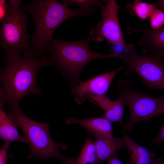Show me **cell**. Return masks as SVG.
Returning <instances> with one entry per match:
<instances>
[{
  "instance_id": "6da1fadb",
  "label": "cell",
  "mask_w": 164,
  "mask_h": 164,
  "mask_svg": "<svg viewBox=\"0 0 164 164\" xmlns=\"http://www.w3.org/2000/svg\"><path fill=\"white\" fill-rule=\"evenodd\" d=\"M20 56L5 58L4 67L0 75L2 99L9 108L19 106L25 96L33 94L39 96L41 91L36 82L37 73L41 68L49 65L48 57H34L30 51Z\"/></svg>"
},
{
  "instance_id": "7a4b0ae2",
  "label": "cell",
  "mask_w": 164,
  "mask_h": 164,
  "mask_svg": "<svg viewBox=\"0 0 164 164\" xmlns=\"http://www.w3.org/2000/svg\"><path fill=\"white\" fill-rule=\"evenodd\" d=\"M94 9H73L56 0H35L23 6V11L30 13L35 22L30 52L35 57L44 56L53 38L52 34L58 26L74 16H89L94 12Z\"/></svg>"
},
{
  "instance_id": "3957f363",
  "label": "cell",
  "mask_w": 164,
  "mask_h": 164,
  "mask_svg": "<svg viewBox=\"0 0 164 164\" xmlns=\"http://www.w3.org/2000/svg\"><path fill=\"white\" fill-rule=\"evenodd\" d=\"M87 37L84 40L65 41L53 38L47 52L49 65L57 67L72 86L80 81V76L84 66L91 61L97 59H121V53L115 52L102 54L93 51L89 44Z\"/></svg>"
},
{
  "instance_id": "277c9868",
  "label": "cell",
  "mask_w": 164,
  "mask_h": 164,
  "mask_svg": "<svg viewBox=\"0 0 164 164\" xmlns=\"http://www.w3.org/2000/svg\"><path fill=\"white\" fill-rule=\"evenodd\" d=\"M8 114L14 120L17 127L22 131L30 147L28 158H37L44 160L57 158L62 164H67L69 158L60 152L63 146L52 140L49 131L50 124L35 121L25 116L19 106L9 108Z\"/></svg>"
},
{
  "instance_id": "5b68a950",
  "label": "cell",
  "mask_w": 164,
  "mask_h": 164,
  "mask_svg": "<svg viewBox=\"0 0 164 164\" xmlns=\"http://www.w3.org/2000/svg\"><path fill=\"white\" fill-rule=\"evenodd\" d=\"M21 0L5 2L4 14L1 19L0 46L5 58L20 56L21 52L30 51V38L26 26L27 16L23 12Z\"/></svg>"
},
{
  "instance_id": "8992f818",
  "label": "cell",
  "mask_w": 164,
  "mask_h": 164,
  "mask_svg": "<svg viewBox=\"0 0 164 164\" xmlns=\"http://www.w3.org/2000/svg\"><path fill=\"white\" fill-rule=\"evenodd\" d=\"M119 96L123 97L128 108L129 120L124 126L131 131L133 126L141 121H149L164 114V99L162 97H155L138 92L131 83L120 80L117 84Z\"/></svg>"
},
{
  "instance_id": "52a82bcc",
  "label": "cell",
  "mask_w": 164,
  "mask_h": 164,
  "mask_svg": "<svg viewBox=\"0 0 164 164\" xmlns=\"http://www.w3.org/2000/svg\"><path fill=\"white\" fill-rule=\"evenodd\" d=\"M128 50L121 53L120 59L125 63V74L133 72L139 77L143 83L155 89H164V62L155 54H140L135 52L132 44Z\"/></svg>"
},
{
  "instance_id": "ba28073f",
  "label": "cell",
  "mask_w": 164,
  "mask_h": 164,
  "mask_svg": "<svg viewBox=\"0 0 164 164\" xmlns=\"http://www.w3.org/2000/svg\"><path fill=\"white\" fill-rule=\"evenodd\" d=\"M105 5H101L100 14L102 19L90 30L88 37L94 41L102 42L104 39L107 44L121 46L124 51L128 50V44L124 39L118 17L121 8L115 0H107Z\"/></svg>"
},
{
  "instance_id": "9c48e42d",
  "label": "cell",
  "mask_w": 164,
  "mask_h": 164,
  "mask_svg": "<svg viewBox=\"0 0 164 164\" xmlns=\"http://www.w3.org/2000/svg\"><path fill=\"white\" fill-rule=\"evenodd\" d=\"M124 68L121 67L116 70L94 77L84 82L80 81L72 87L71 93L75 95V102L84 103L92 96L105 95L116 74Z\"/></svg>"
},
{
  "instance_id": "30bf717a",
  "label": "cell",
  "mask_w": 164,
  "mask_h": 164,
  "mask_svg": "<svg viewBox=\"0 0 164 164\" xmlns=\"http://www.w3.org/2000/svg\"><path fill=\"white\" fill-rule=\"evenodd\" d=\"M133 32L143 34L138 41L139 46L143 48L144 54L147 53L155 54L161 58L164 57V26L158 29H147L138 27Z\"/></svg>"
},
{
  "instance_id": "8fae6325",
  "label": "cell",
  "mask_w": 164,
  "mask_h": 164,
  "mask_svg": "<svg viewBox=\"0 0 164 164\" xmlns=\"http://www.w3.org/2000/svg\"><path fill=\"white\" fill-rule=\"evenodd\" d=\"M89 99L103 110L104 114L103 117L111 123L119 122L123 126L124 110L126 104L122 97L119 96L118 99L112 100L105 95L92 96Z\"/></svg>"
},
{
  "instance_id": "7c38bea8",
  "label": "cell",
  "mask_w": 164,
  "mask_h": 164,
  "mask_svg": "<svg viewBox=\"0 0 164 164\" xmlns=\"http://www.w3.org/2000/svg\"><path fill=\"white\" fill-rule=\"evenodd\" d=\"M123 136L129 155L127 164H164L163 159L158 158L154 152L138 144L124 132Z\"/></svg>"
},
{
  "instance_id": "4fadbf2b",
  "label": "cell",
  "mask_w": 164,
  "mask_h": 164,
  "mask_svg": "<svg viewBox=\"0 0 164 164\" xmlns=\"http://www.w3.org/2000/svg\"><path fill=\"white\" fill-rule=\"evenodd\" d=\"M66 123L67 124H79L84 127L87 132L94 136L113 137L111 123L103 117H93L85 119L69 118L66 120Z\"/></svg>"
},
{
  "instance_id": "5bb4252c",
  "label": "cell",
  "mask_w": 164,
  "mask_h": 164,
  "mask_svg": "<svg viewBox=\"0 0 164 164\" xmlns=\"http://www.w3.org/2000/svg\"><path fill=\"white\" fill-rule=\"evenodd\" d=\"M94 137V142L97 157V164H102L104 161L116 155L119 150L126 147L123 136L119 138Z\"/></svg>"
},
{
  "instance_id": "9a60e30c",
  "label": "cell",
  "mask_w": 164,
  "mask_h": 164,
  "mask_svg": "<svg viewBox=\"0 0 164 164\" xmlns=\"http://www.w3.org/2000/svg\"><path fill=\"white\" fill-rule=\"evenodd\" d=\"M5 102L2 99L0 103V140L10 143L16 142L27 143L26 138L19 135L13 119L9 114H6L3 109Z\"/></svg>"
},
{
  "instance_id": "2e32d148",
  "label": "cell",
  "mask_w": 164,
  "mask_h": 164,
  "mask_svg": "<svg viewBox=\"0 0 164 164\" xmlns=\"http://www.w3.org/2000/svg\"><path fill=\"white\" fill-rule=\"evenodd\" d=\"M96 151L94 142L87 139L79 155L71 158L70 164H97Z\"/></svg>"
},
{
  "instance_id": "e0dca14e",
  "label": "cell",
  "mask_w": 164,
  "mask_h": 164,
  "mask_svg": "<svg viewBox=\"0 0 164 164\" xmlns=\"http://www.w3.org/2000/svg\"><path fill=\"white\" fill-rule=\"evenodd\" d=\"M126 6L131 15L142 20L149 17L157 8L155 3H148L140 0H134L132 3H127Z\"/></svg>"
},
{
  "instance_id": "ac0fdd59",
  "label": "cell",
  "mask_w": 164,
  "mask_h": 164,
  "mask_svg": "<svg viewBox=\"0 0 164 164\" xmlns=\"http://www.w3.org/2000/svg\"><path fill=\"white\" fill-rule=\"evenodd\" d=\"M105 0H63L60 2L68 6L70 5H75L79 6L80 9L87 11L90 9L100 7L104 2H106Z\"/></svg>"
},
{
  "instance_id": "d6986e66",
  "label": "cell",
  "mask_w": 164,
  "mask_h": 164,
  "mask_svg": "<svg viewBox=\"0 0 164 164\" xmlns=\"http://www.w3.org/2000/svg\"><path fill=\"white\" fill-rule=\"evenodd\" d=\"M149 18L151 27L153 29H159L162 27L164 24V10L157 8Z\"/></svg>"
},
{
  "instance_id": "ffe728a7",
  "label": "cell",
  "mask_w": 164,
  "mask_h": 164,
  "mask_svg": "<svg viewBox=\"0 0 164 164\" xmlns=\"http://www.w3.org/2000/svg\"><path fill=\"white\" fill-rule=\"evenodd\" d=\"M11 143L7 142H4L0 149V164H7L8 158L7 149Z\"/></svg>"
},
{
  "instance_id": "44dd1931",
  "label": "cell",
  "mask_w": 164,
  "mask_h": 164,
  "mask_svg": "<svg viewBox=\"0 0 164 164\" xmlns=\"http://www.w3.org/2000/svg\"><path fill=\"white\" fill-rule=\"evenodd\" d=\"M164 141V124H163L157 134L154 138L150 144L155 142L157 145H160Z\"/></svg>"
},
{
  "instance_id": "7402d4cb",
  "label": "cell",
  "mask_w": 164,
  "mask_h": 164,
  "mask_svg": "<svg viewBox=\"0 0 164 164\" xmlns=\"http://www.w3.org/2000/svg\"><path fill=\"white\" fill-rule=\"evenodd\" d=\"M107 161L108 164H123L116 155L108 159Z\"/></svg>"
},
{
  "instance_id": "603a6c76",
  "label": "cell",
  "mask_w": 164,
  "mask_h": 164,
  "mask_svg": "<svg viewBox=\"0 0 164 164\" xmlns=\"http://www.w3.org/2000/svg\"><path fill=\"white\" fill-rule=\"evenodd\" d=\"M5 0H0V20L3 16L5 12Z\"/></svg>"
},
{
  "instance_id": "cb8c5ba5",
  "label": "cell",
  "mask_w": 164,
  "mask_h": 164,
  "mask_svg": "<svg viewBox=\"0 0 164 164\" xmlns=\"http://www.w3.org/2000/svg\"><path fill=\"white\" fill-rule=\"evenodd\" d=\"M164 1L163 0H160L157 3H155V4L156 5V7L157 6H159L160 8H162V9L164 10Z\"/></svg>"
},
{
  "instance_id": "d4e9b609",
  "label": "cell",
  "mask_w": 164,
  "mask_h": 164,
  "mask_svg": "<svg viewBox=\"0 0 164 164\" xmlns=\"http://www.w3.org/2000/svg\"><path fill=\"white\" fill-rule=\"evenodd\" d=\"M3 96L2 91V88H0V103L1 102L2 100Z\"/></svg>"
},
{
  "instance_id": "484cf974",
  "label": "cell",
  "mask_w": 164,
  "mask_h": 164,
  "mask_svg": "<svg viewBox=\"0 0 164 164\" xmlns=\"http://www.w3.org/2000/svg\"><path fill=\"white\" fill-rule=\"evenodd\" d=\"M3 70V68L0 67V74L2 73Z\"/></svg>"
}]
</instances>
